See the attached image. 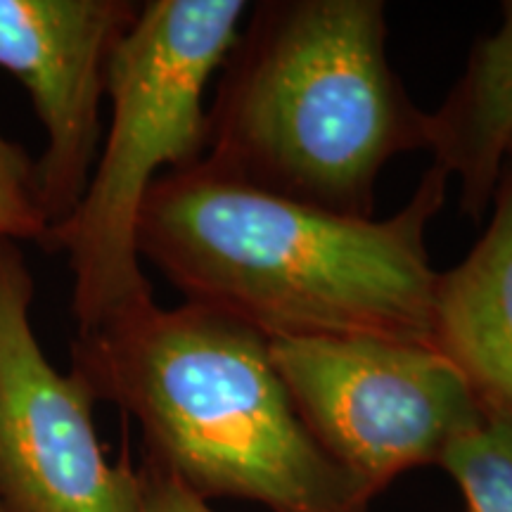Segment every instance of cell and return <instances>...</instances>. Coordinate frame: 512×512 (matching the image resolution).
Wrapping results in <instances>:
<instances>
[{
  "mask_svg": "<svg viewBox=\"0 0 512 512\" xmlns=\"http://www.w3.org/2000/svg\"><path fill=\"white\" fill-rule=\"evenodd\" d=\"M382 0L252 3L219 69L202 159L254 188L375 219L396 157L427 150L418 107L387 48Z\"/></svg>",
  "mask_w": 512,
  "mask_h": 512,
  "instance_id": "7a4b0ae2",
  "label": "cell"
},
{
  "mask_svg": "<svg viewBox=\"0 0 512 512\" xmlns=\"http://www.w3.org/2000/svg\"><path fill=\"white\" fill-rule=\"evenodd\" d=\"M238 320L150 302L72 339L95 401L138 422L143 463L202 501L268 512H370L375 498L320 451L271 361Z\"/></svg>",
  "mask_w": 512,
  "mask_h": 512,
  "instance_id": "3957f363",
  "label": "cell"
},
{
  "mask_svg": "<svg viewBox=\"0 0 512 512\" xmlns=\"http://www.w3.org/2000/svg\"><path fill=\"white\" fill-rule=\"evenodd\" d=\"M451 178L432 164L387 219H356L259 190L204 159L166 171L138 216L140 261L185 304L268 342L366 337L430 347L427 228Z\"/></svg>",
  "mask_w": 512,
  "mask_h": 512,
  "instance_id": "6da1fadb",
  "label": "cell"
},
{
  "mask_svg": "<svg viewBox=\"0 0 512 512\" xmlns=\"http://www.w3.org/2000/svg\"><path fill=\"white\" fill-rule=\"evenodd\" d=\"M430 349L444 356L482 411L512 420V164L503 169L484 233L437 275Z\"/></svg>",
  "mask_w": 512,
  "mask_h": 512,
  "instance_id": "ba28073f",
  "label": "cell"
},
{
  "mask_svg": "<svg viewBox=\"0 0 512 512\" xmlns=\"http://www.w3.org/2000/svg\"><path fill=\"white\" fill-rule=\"evenodd\" d=\"M138 12L131 0H0V69L27 88L46 128L36 188L53 233L91 181L110 64Z\"/></svg>",
  "mask_w": 512,
  "mask_h": 512,
  "instance_id": "52a82bcc",
  "label": "cell"
},
{
  "mask_svg": "<svg viewBox=\"0 0 512 512\" xmlns=\"http://www.w3.org/2000/svg\"><path fill=\"white\" fill-rule=\"evenodd\" d=\"M249 12L245 0H147L110 64L112 119L79 207L55 228L76 332L155 302L136 247L143 202L166 171L207 155L209 81Z\"/></svg>",
  "mask_w": 512,
  "mask_h": 512,
  "instance_id": "277c9868",
  "label": "cell"
},
{
  "mask_svg": "<svg viewBox=\"0 0 512 512\" xmlns=\"http://www.w3.org/2000/svg\"><path fill=\"white\" fill-rule=\"evenodd\" d=\"M437 467L456 482L465 512H512V420L482 411L453 434Z\"/></svg>",
  "mask_w": 512,
  "mask_h": 512,
  "instance_id": "30bf717a",
  "label": "cell"
},
{
  "mask_svg": "<svg viewBox=\"0 0 512 512\" xmlns=\"http://www.w3.org/2000/svg\"><path fill=\"white\" fill-rule=\"evenodd\" d=\"M34 297L22 249L0 240V512H143L140 470L100 444L91 387L38 342Z\"/></svg>",
  "mask_w": 512,
  "mask_h": 512,
  "instance_id": "8992f818",
  "label": "cell"
},
{
  "mask_svg": "<svg viewBox=\"0 0 512 512\" xmlns=\"http://www.w3.org/2000/svg\"><path fill=\"white\" fill-rule=\"evenodd\" d=\"M512 145V0L501 5V24L475 41L463 74L430 112L434 164L458 178V207L482 223L508 164Z\"/></svg>",
  "mask_w": 512,
  "mask_h": 512,
  "instance_id": "9c48e42d",
  "label": "cell"
},
{
  "mask_svg": "<svg viewBox=\"0 0 512 512\" xmlns=\"http://www.w3.org/2000/svg\"><path fill=\"white\" fill-rule=\"evenodd\" d=\"M268 351L320 451L373 498L439 465L453 434L482 413L456 368L425 344L285 339Z\"/></svg>",
  "mask_w": 512,
  "mask_h": 512,
  "instance_id": "5b68a950",
  "label": "cell"
},
{
  "mask_svg": "<svg viewBox=\"0 0 512 512\" xmlns=\"http://www.w3.org/2000/svg\"><path fill=\"white\" fill-rule=\"evenodd\" d=\"M508 162L512 164V145H510V152H508Z\"/></svg>",
  "mask_w": 512,
  "mask_h": 512,
  "instance_id": "4fadbf2b",
  "label": "cell"
},
{
  "mask_svg": "<svg viewBox=\"0 0 512 512\" xmlns=\"http://www.w3.org/2000/svg\"><path fill=\"white\" fill-rule=\"evenodd\" d=\"M138 470L143 482V512H216L207 501L157 467L143 463Z\"/></svg>",
  "mask_w": 512,
  "mask_h": 512,
  "instance_id": "7c38bea8",
  "label": "cell"
},
{
  "mask_svg": "<svg viewBox=\"0 0 512 512\" xmlns=\"http://www.w3.org/2000/svg\"><path fill=\"white\" fill-rule=\"evenodd\" d=\"M0 240L34 242L50 252V226L36 188V159L0 133Z\"/></svg>",
  "mask_w": 512,
  "mask_h": 512,
  "instance_id": "8fae6325",
  "label": "cell"
}]
</instances>
